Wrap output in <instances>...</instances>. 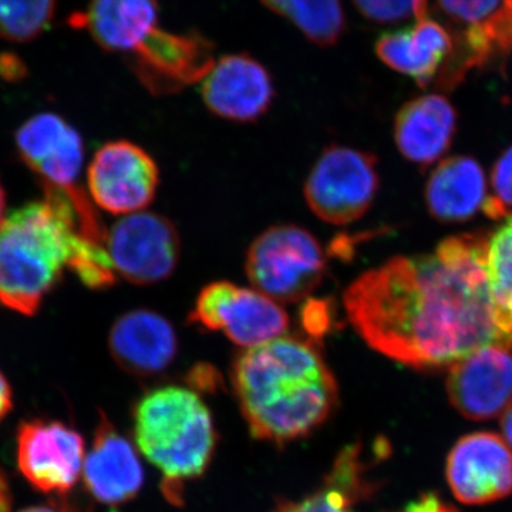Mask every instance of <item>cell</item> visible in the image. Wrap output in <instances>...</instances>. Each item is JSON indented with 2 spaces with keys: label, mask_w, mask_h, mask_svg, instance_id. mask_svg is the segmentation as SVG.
Returning a JSON list of instances; mask_svg holds the SVG:
<instances>
[{
  "label": "cell",
  "mask_w": 512,
  "mask_h": 512,
  "mask_svg": "<svg viewBox=\"0 0 512 512\" xmlns=\"http://www.w3.org/2000/svg\"><path fill=\"white\" fill-rule=\"evenodd\" d=\"M487 238L463 234L433 254L394 256L343 293L346 316L375 352L417 370L450 367L488 345L511 346L495 320Z\"/></svg>",
  "instance_id": "6da1fadb"
},
{
  "label": "cell",
  "mask_w": 512,
  "mask_h": 512,
  "mask_svg": "<svg viewBox=\"0 0 512 512\" xmlns=\"http://www.w3.org/2000/svg\"><path fill=\"white\" fill-rule=\"evenodd\" d=\"M232 386L252 436L288 443L328 420L338 403L335 376L315 340L279 338L244 349Z\"/></svg>",
  "instance_id": "7a4b0ae2"
},
{
  "label": "cell",
  "mask_w": 512,
  "mask_h": 512,
  "mask_svg": "<svg viewBox=\"0 0 512 512\" xmlns=\"http://www.w3.org/2000/svg\"><path fill=\"white\" fill-rule=\"evenodd\" d=\"M29 202L0 225V305L35 316L62 279L82 235L72 202L55 188ZM83 237V235H82Z\"/></svg>",
  "instance_id": "3957f363"
},
{
  "label": "cell",
  "mask_w": 512,
  "mask_h": 512,
  "mask_svg": "<svg viewBox=\"0 0 512 512\" xmlns=\"http://www.w3.org/2000/svg\"><path fill=\"white\" fill-rule=\"evenodd\" d=\"M136 443L163 474L164 493L180 501L183 483L202 476L215 448V429L204 400L188 387L150 390L134 409Z\"/></svg>",
  "instance_id": "277c9868"
},
{
  "label": "cell",
  "mask_w": 512,
  "mask_h": 512,
  "mask_svg": "<svg viewBox=\"0 0 512 512\" xmlns=\"http://www.w3.org/2000/svg\"><path fill=\"white\" fill-rule=\"evenodd\" d=\"M325 271V254L318 239L292 224L265 229L249 245L245 258V274L252 288L279 303L308 298Z\"/></svg>",
  "instance_id": "5b68a950"
},
{
  "label": "cell",
  "mask_w": 512,
  "mask_h": 512,
  "mask_svg": "<svg viewBox=\"0 0 512 512\" xmlns=\"http://www.w3.org/2000/svg\"><path fill=\"white\" fill-rule=\"evenodd\" d=\"M380 178L377 158L366 151L345 146L323 150L306 178L309 210L332 225L359 221L372 207Z\"/></svg>",
  "instance_id": "8992f818"
},
{
  "label": "cell",
  "mask_w": 512,
  "mask_h": 512,
  "mask_svg": "<svg viewBox=\"0 0 512 512\" xmlns=\"http://www.w3.org/2000/svg\"><path fill=\"white\" fill-rule=\"evenodd\" d=\"M190 320L202 329L224 333L244 349L284 336L289 329V316L281 303L229 281L205 285Z\"/></svg>",
  "instance_id": "52a82bcc"
},
{
  "label": "cell",
  "mask_w": 512,
  "mask_h": 512,
  "mask_svg": "<svg viewBox=\"0 0 512 512\" xmlns=\"http://www.w3.org/2000/svg\"><path fill=\"white\" fill-rule=\"evenodd\" d=\"M114 271L130 284L148 286L170 278L181 255L173 222L154 212L126 215L107 234Z\"/></svg>",
  "instance_id": "ba28073f"
},
{
  "label": "cell",
  "mask_w": 512,
  "mask_h": 512,
  "mask_svg": "<svg viewBox=\"0 0 512 512\" xmlns=\"http://www.w3.org/2000/svg\"><path fill=\"white\" fill-rule=\"evenodd\" d=\"M160 171L144 148L127 140L109 141L94 154L87 188L94 204L109 214L146 210L156 198Z\"/></svg>",
  "instance_id": "9c48e42d"
},
{
  "label": "cell",
  "mask_w": 512,
  "mask_h": 512,
  "mask_svg": "<svg viewBox=\"0 0 512 512\" xmlns=\"http://www.w3.org/2000/svg\"><path fill=\"white\" fill-rule=\"evenodd\" d=\"M127 62L148 92L165 96L201 83L217 60L214 43L201 33L177 35L157 28L128 53Z\"/></svg>",
  "instance_id": "30bf717a"
},
{
  "label": "cell",
  "mask_w": 512,
  "mask_h": 512,
  "mask_svg": "<svg viewBox=\"0 0 512 512\" xmlns=\"http://www.w3.org/2000/svg\"><path fill=\"white\" fill-rule=\"evenodd\" d=\"M22 476L45 494L69 493L82 476L86 443L82 434L60 421L30 420L16 434Z\"/></svg>",
  "instance_id": "8fae6325"
},
{
  "label": "cell",
  "mask_w": 512,
  "mask_h": 512,
  "mask_svg": "<svg viewBox=\"0 0 512 512\" xmlns=\"http://www.w3.org/2000/svg\"><path fill=\"white\" fill-rule=\"evenodd\" d=\"M20 160L40 178L43 187L74 198L86 194L79 184L84 160L79 131L55 113L30 117L15 134Z\"/></svg>",
  "instance_id": "7c38bea8"
},
{
  "label": "cell",
  "mask_w": 512,
  "mask_h": 512,
  "mask_svg": "<svg viewBox=\"0 0 512 512\" xmlns=\"http://www.w3.org/2000/svg\"><path fill=\"white\" fill-rule=\"evenodd\" d=\"M447 394L466 419H495L512 402V348L488 345L453 363L448 369Z\"/></svg>",
  "instance_id": "4fadbf2b"
},
{
  "label": "cell",
  "mask_w": 512,
  "mask_h": 512,
  "mask_svg": "<svg viewBox=\"0 0 512 512\" xmlns=\"http://www.w3.org/2000/svg\"><path fill=\"white\" fill-rule=\"evenodd\" d=\"M447 483L460 503L484 505L512 493V450L498 434H468L450 451Z\"/></svg>",
  "instance_id": "5bb4252c"
},
{
  "label": "cell",
  "mask_w": 512,
  "mask_h": 512,
  "mask_svg": "<svg viewBox=\"0 0 512 512\" xmlns=\"http://www.w3.org/2000/svg\"><path fill=\"white\" fill-rule=\"evenodd\" d=\"M201 96L215 116L235 123H252L274 103V79L264 64L252 56H222L202 80Z\"/></svg>",
  "instance_id": "9a60e30c"
},
{
  "label": "cell",
  "mask_w": 512,
  "mask_h": 512,
  "mask_svg": "<svg viewBox=\"0 0 512 512\" xmlns=\"http://www.w3.org/2000/svg\"><path fill=\"white\" fill-rule=\"evenodd\" d=\"M84 485L94 500L126 504L140 493L144 470L133 444L101 414L92 448L84 457Z\"/></svg>",
  "instance_id": "2e32d148"
},
{
  "label": "cell",
  "mask_w": 512,
  "mask_h": 512,
  "mask_svg": "<svg viewBox=\"0 0 512 512\" xmlns=\"http://www.w3.org/2000/svg\"><path fill=\"white\" fill-rule=\"evenodd\" d=\"M109 349L114 362L128 375L156 376L177 356V333L170 320L160 313L133 309L111 326Z\"/></svg>",
  "instance_id": "e0dca14e"
},
{
  "label": "cell",
  "mask_w": 512,
  "mask_h": 512,
  "mask_svg": "<svg viewBox=\"0 0 512 512\" xmlns=\"http://www.w3.org/2000/svg\"><path fill=\"white\" fill-rule=\"evenodd\" d=\"M412 28L384 33L376 42V53L390 69L412 77L420 87L436 80L446 62L453 39L450 32L429 13V0H416Z\"/></svg>",
  "instance_id": "ac0fdd59"
},
{
  "label": "cell",
  "mask_w": 512,
  "mask_h": 512,
  "mask_svg": "<svg viewBox=\"0 0 512 512\" xmlns=\"http://www.w3.org/2000/svg\"><path fill=\"white\" fill-rule=\"evenodd\" d=\"M456 130L457 111L450 100L441 94H424L397 111L393 137L406 160L430 165L447 153Z\"/></svg>",
  "instance_id": "d6986e66"
},
{
  "label": "cell",
  "mask_w": 512,
  "mask_h": 512,
  "mask_svg": "<svg viewBox=\"0 0 512 512\" xmlns=\"http://www.w3.org/2000/svg\"><path fill=\"white\" fill-rule=\"evenodd\" d=\"M158 13V0H92L70 22L89 30L101 49L128 55L157 29Z\"/></svg>",
  "instance_id": "ffe728a7"
},
{
  "label": "cell",
  "mask_w": 512,
  "mask_h": 512,
  "mask_svg": "<svg viewBox=\"0 0 512 512\" xmlns=\"http://www.w3.org/2000/svg\"><path fill=\"white\" fill-rule=\"evenodd\" d=\"M487 197L483 167L466 156L441 161L430 174L424 190L430 214L443 222L470 220L483 208Z\"/></svg>",
  "instance_id": "44dd1931"
},
{
  "label": "cell",
  "mask_w": 512,
  "mask_h": 512,
  "mask_svg": "<svg viewBox=\"0 0 512 512\" xmlns=\"http://www.w3.org/2000/svg\"><path fill=\"white\" fill-rule=\"evenodd\" d=\"M366 493L365 461L360 447L340 454L325 483L298 501H288L275 512H353Z\"/></svg>",
  "instance_id": "7402d4cb"
},
{
  "label": "cell",
  "mask_w": 512,
  "mask_h": 512,
  "mask_svg": "<svg viewBox=\"0 0 512 512\" xmlns=\"http://www.w3.org/2000/svg\"><path fill=\"white\" fill-rule=\"evenodd\" d=\"M269 10L288 19L316 46L336 45L346 30L340 0H261Z\"/></svg>",
  "instance_id": "603a6c76"
},
{
  "label": "cell",
  "mask_w": 512,
  "mask_h": 512,
  "mask_svg": "<svg viewBox=\"0 0 512 512\" xmlns=\"http://www.w3.org/2000/svg\"><path fill=\"white\" fill-rule=\"evenodd\" d=\"M485 274L498 328L512 340V214L487 238Z\"/></svg>",
  "instance_id": "cb8c5ba5"
},
{
  "label": "cell",
  "mask_w": 512,
  "mask_h": 512,
  "mask_svg": "<svg viewBox=\"0 0 512 512\" xmlns=\"http://www.w3.org/2000/svg\"><path fill=\"white\" fill-rule=\"evenodd\" d=\"M55 12L56 0H0V37L30 42L49 29Z\"/></svg>",
  "instance_id": "d4e9b609"
},
{
  "label": "cell",
  "mask_w": 512,
  "mask_h": 512,
  "mask_svg": "<svg viewBox=\"0 0 512 512\" xmlns=\"http://www.w3.org/2000/svg\"><path fill=\"white\" fill-rule=\"evenodd\" d=\"M67 268L90 289H106L116 284L117 274L107 245L90 241L82 235L74 245Z\"/></svg>",
  "instance_id": "484cf974"
},
{
  "label": "cell",
  "mask_w": 512,
  "mask_h": 512,
  "mask_svg": "<svg viewBox=\"0 0 512 512\" xmlns=\"http://www.w3.org/2000/svg\"><path fill=\"white\" fill-rule=\"evenodd\" d=\"M504 0H429V8L436 9L451 36L471 26L480 25L494 15Z\"/></svg>",
  "instance_id": "4316f807"
},
{
  "label": "cell",
  "mask_w": 512,
  "mask_h": 512,
  "mask_svg": "<svg viewBox=\"0 0 512 512\" xmlns=\"http://www.w3.org/2000/svg\"><path fill=\"white\" fill-rule=\"evenodd\" d=\"M493 194L488 195L483 205L488 218H505L512 214V147L507 148L491 173Z\"/></svg>",
  "instance_id": "83f0119b"
},
{
  "label": "cell",
  "mask_w": 512,
  "mask_h": 512,
  "mask_svg": "<svg viewBox=\"0 0 512 512\" xmlns=\"http://www.w3.org/2000/svg\"><path fill=\"white\" fill-rule=\"evenodd\" d=\"M360 15L379 25H393L414 16L416 0H353Z\"/></svg>",
  "instance_id": "f1b7e54d"
},
{
  "label": "cell",
  "mask_w": 512,
  "mask_h": 512,
  "mask_svg": "<svg viewBox=\"0 0 512 512\" xmlns=\"http://www.w3.org/2000/svg\"><path fill=\"white\" fill-rule=\"evenodd\" d=\"M302 323L306 332L313 338H320L328 332L330 325V309L325 302H306L302 312Z\"/></svg>",
  "instance_id": "f546056e"
},
{
  "label": "cell",
  "mask_w": 512,
  "mask_h": 512,
  "mask_svg": "<svg viewBox=\"0 0 512 512\" xmlns=\"http://www.w3.org/2000/svg\"><path fill=\"white\" fill-rule=\"evenodd\" d=\"M399 512H458L453 505L441 500L439 495L427 493L412 501Z\"/></svg>",
  "instance_id": "4dcf8cb0"
},
{
  "label": "cell",
  "mask_w": 512,
  "mask_h": 512,
  "mask_svg": "<svg viewBox=\"0 0 512 512\" xmlns=\"http://www.w3.org/2000/svg\"><path fill=\"white\" fill-rule=\"evenodd\" d=\"M26 76V66L15 53H0V77L6 82H18Z\"/></svg>",
  "instance_id": "1f68e13d"
},
{
  "label": "cell",
  "mask_w": 512,
  "mask_h": 512,
  "mask_svg": "<svg viewBox=\"0 0 512 512\" xmlns=\"http://www.w3.org/2000/svg\"><path fill=\"white\" fill-rule=\"evenodd\" d=\"M13 407L12 387L5 375L0 372V421L5 419Z\"/></svg>",
  "instance_id": "d6a6232c"
},
{
  "label": "cell",
  "mask_w": 512,
  "mask_h": 512,
  "mask_svg": "<svg viewBox=\"0 0 512 512\" xmlns=\"http://www.w3.org/2000/svg\"><path fill=\"white\" fill-rule=\"evenodd\" d=\"M19 512H86L77 508L76 505L70 504L69 501L53 500L46 505H35V507L25 508Z\"/></svg>",
  "instance_id": "836d02e7"
},
{
  "label": "cell",
  "mask_w": 512,
  "mask_h": 512,
  "mask_svg": "<svg viewBox=\"0 0 512 512\" xmlns=\"http://www.w3.org/2000/svg\"><path fill=\"white\" fill-rule=\"evenodd\" d=\"M501 430H503V439L507 441L512 450V402L501 414Z\"/></svg>",
  "instance_id": "e575fe53"
},
{
  "label": "cell",
  "mask_w": 512,
  "mask_h": 512,
  "mask_svg": "<svg viewBox=\"0 0 512 512\" xmlns=\"http://www.w3.org/2000/svg\"><path fill=\"white\" fill-rule=\"evenodd\" d=\"M0 512H10L9 487L2 470H0Z\"/></svg>",
  "instance_id": "d590c367"
},
{
  "label": "cell",
  "mask_w": 512,
  "mask_h": 512,
  "mask_svg": "<svg viewBox=\"0 0 512 512\" xmlns=\"http://www.w3.org/2000/svg\"><path fill=\"white\" fill-rule=\"evenodd\" d=\"M6 194L3 185L0 183V225L5 221Z\"/></svg>",
  "instance_id": "8d00e7d4"
},
{
  "label": "cell",
  "mask_w": 512,
  "mask_h": 512,
  "mask_svg": "<svg viewBox=\"0 0 512 512\" xmlns=\"http://www.w3.org/2000/svg\"><path fill=\"white\" fill-rule=\"evenodd\" d=\"M504 3L512 10V0H504Z\"/></svg>",
  "instance_id": "74e56055"
}]
</instances>
